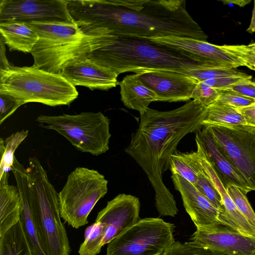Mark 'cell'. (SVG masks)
<instances>
[{
  "label": "cell",
  "mask_w": 255,
  "mask_h": 255,
  "mask_svg": "<svg viewBox=\"0 0 255 255\" xmlns=\"http://www.w3.org/2000/svg\"><path fill=\"white\" fill-rule=\"evenodd\" d=\"M73 20L102 27L117 36H180L207 41L185 0H67Z\"/></svg>",
  "instance_id": "obj_1"
},
{
  "label": "cell",
  "mask_w": 255,
  "mask_h": 255,
  "mask_svg": "<svg viewBox=\"0 0 255 255\" xmlns=\"http://www.w3.org/2000/svg\"><path fill=\"white\" fill-rule=\"evenodd\" d=\"M206 114L207 107L193 100L171 111L149 108L140 115L138 127L125 151L146 175L161 216L174 217L178 211L174 197L162 179L163 173L170 169V156L185 135L203 128Z\"/></svg>",
  "instance_id": "obj_2"
},
{
  "label": "cell",
  "mask_w": 255,
  "mask_h": 255,
  "mask_svg": "<svg viewBox=\"0 0 255 255\" xmlns=\"http://www.w3.org/2000/svg\"><path fill=\"white\" fill-rule=\"evenodd\" d=\"M94 62L106 67L118 76L132 72L165 70L182 73L204 65L191 55L160 45L147 38L117 36L112 44L87 55Z\"/></svg>",
  "instance_id": "obj_3"
},
{
  "label": "cell",
  "mask_w": 255,
  "mask_h": 255,
  "mask_svg": "<svg viewBox=\"0 0 255 255\" xmlns=\"http://www.w3.org/2000/svg\"><path fill=\"white\" fill-rule=\"evenodd\" d=\"M26 169L32 184L30 212L42 249L46 255H70L71 249L61 220L58 193L37 158L28 159Z\"/></svg>",
  "instance_id": "obj_4"
},
{
  "label": "cell",
  "mask_w": 255,
  "mask_h": 255,
  "mask_svg": "<svg viewBox=\"0 0 255 255\" xmlns=\"http://www.w3.org/2000/svg\"><path fill=\"white\" fill-rule=\"evenodd\" d=\"M0 94L14 97L22 105L35 102L51 107L69 105L78 96L76 87L61 74L33 66L12 65L0 72Z\"/></svg>",
  "instance_id": "obj_5"
},
{
  "label": "cell",
  "mask_w": 255,
  "mask_h": 255,
  "mask_svg": "<svg viewBox=\"0 0 255 255\" xmlns=\"http://www.w3.org/2000/svg\"><path fill=\"white\" fill-rule=\"evenodd\" d=\"M36 121L41 127L56 131L81 152L98 156L109 149L110 121L101 112L40 115Z\"/></svg>",
  "instance_id": "obj_6"
},
{
  "label": "cell",
  "mask_w": 255,
  "mask_h": 255,
  "mask_svg": "<svg viewBox=\"0 0 255 255\" xmlns=\"http://www.w3.org/2000/svg\"><path fill=\"white\" fill-rule=\"evenodd\" d=\"M108 183L96 170L76 168L58 193L61 218L77 229L88 224L90 213L108 192Z\"/></svg>",
  "instance_id": "obj_7"
},
{
  "label": "cell",
  "mask_w": 255,
  "mask_h": 255,
  "mask_svg": "<svg viewBox=\"0 0 255 255\" xmlns=\"http://www.w3.org/2000/svg\"><path fill=\"white\" fill-rule=\"evenodd\" d=\"M138 198L120 194L107 202L97 215L95 222L88 227L84 241L80 246L79 255H97L108 244L140 219Z\"/></svg>",
  "instance_id": "obj_8"
},
{
  "label": "cell",
  "mask_w": 255,
  "mask_h": 255,
  "mask_svg": "<svg viewBox=\"0 0 255 255\" xmlns=\"http://www.w3.org/2000/svg\"><path fill=\"white\" fill-rule=\"evenodd\" d=\"M175 227L158 218L140 219L108 244L106 255H162L175 242Z\"/></svg>",
  "instance_id": "obj_9"
},
{
  "label": "cell",
  "mask_w": 255,
  "mask_h": 255,
  "mask_svg": "<svg viewBox=\"0 0 255 255\" xmlns=\"http://www.w3.org/2000/svg\"><path fill=\"white\" fill-rule=\"evenodd\" d=\"M207 127L224 154L255 191V127Z\"/></svg>",
  "instance_id": "obj_10"
},
{
  "label": "cell",
  "mask_w": 255,
  "mask_h": 255,
  "mask_svg": "<svg viewBox=\"0 0 255 255\" xmlns=\"http://www.w3.org/2000/svg\"><path fill=\"white\" fill-rule=\"evenodd\" d=\"M89 25L88 30L82 39L33 57L32 66L47 72L60 74L68 63L87 58L90 52L113 43L117 37L107 28Z\"/></svg>",
  "instance_id": "obj_11"
},
{
  "label": "cell",
  "mask_w": 255,
  "mask_h": 255,
  "mask_svg": "<svg viewBox=\"0 0 255 255\" xmlns=\"http://www.w3.org/2000/svg\"><path fill=\"white\" fill-rule=\"evenodd\" d=\"M73 23L67 0H0V22Z\"/></svg>",
  "instance_id": "obj_12"
},
{
  "label": "cell",
  "mask_w": 255,
  "mask_h": 255,
  "mask_svg": "<svg viewBox=\"0 0 255 255\" xmlns=\"http://www.w3.org/2000/svg\"><path fill=\"white\" fill-rule=\"evenodd\" d=\"M168 47L191 55L207 66L236 68L246 66L243 59L227 49L225 46L215 45L193 38L180 36H166L147 38Z\"/></svg>",
  "instance_id": "obj_13"
},
{
  "label": "cell",
  "mask_w": 255,
  "mask_h": 255,
  "mask_svg": "<svg viewBox=\"0 0 255 255\" xmlns=\"http://www.w3.org/2000/svg\"><path fill=\"white\" fill-rule=\"evenodd\" d=\"M136 74L143 83L156 94L159 102L189 101L198 83L192 77L176 71L156 70Z\"/></svg>",
  "instance_id": "obj_14"
},
{
  "label": "cell",
  "mask_w": 255,
  "mask_h": 255,
  "mask_svg": "<svg viewBox=\"0 0 255 255\" xmlns=\"http://www.w3.org/2000/svg\"><path fill=\"white\" fill-rule=\"evenodd\" d=\"M189 240L230 255H255V236L242 234L221 225L197 229Z\"/></svg>",
  "instance_id": "obj_15"
},
{
  "label": "cell",
  "mask_w": 255,
  "mask_h": 255,
  "mask_svg": "<svg viewBox=\"0 0 255 255\" xmlns=\"http://www.w3.org/2000/svg\"><path fill=\"white\" fill-rule=\"evenodd\" d=\"M60 74L73 86H84L92 90H108L119 83L118 76L114 72L88 58L68 63Z\"/></svg>",
  "instance_id": "obj_16"
},
{
  "label": "cell",
  "mask_w": 255,
  "mask_h": 255,
  "mask_svg": "<svg viewBox=\"0 0 255 255\" xmlns=\"http://www.w3.org/2000/svg\"><path fill=\"white\" fill-rule=\"evenodd\" d=\"M195 141L201 145L225 188L234 185L247 194L253 191L247 181L226 157L207 126L196 132Z\"/></svg>",
  "instance_id": "obj_17"
},
{
  "label": "cell",
  "mask_w": 255,
  "mask_h": 255,
  "mask_svg": "<svg viewBox=\"0 0 255 255\" xmlns=\"http://www.w3.org/2000/svg\"><path fill=\"white\" fill-rule=\"evenodd\" d=\"M26 24L39 36L38 41L30 53L33 57L67 43L82 39L89 28L87 24L76 21L73 23L30 22Z\"/></svg>",
  "instance_id": "obj_18"
},
{
  "label": "cell",
  "mask_w": 255,
  "mask_h": 255,
  "mask_svg": "<svg viewBox=\"0 0 255 255\" xmlns=\"http://www.w3.org/2000/svg\"><path fill=\"white\" fill-rule=\"evenodd\" d=\"M175 188L181 194L184 207L197 229L221 225L220 211L195 187L177 174L172 173Z\"/></svg>",
  "instance_id": "obj_19"
},
{
  "label": "cell",
  "mask_w": 255,
  "mask_h": 255,
  "mask_svg": "<svg viewBox=\"0 0 255 255\" xmlns=\"http://www.w3.org/2000/svg\"><path fill=\"white\" fill-rule=\"evenodd\" d=\"M19 191L22 206L20 221L33 255H46L42 249L35 229L29 203L32 184L24 166L14 158L12 170Z\"/></svg>",
  "instance_id": "obj_20"
},
{
  "label": "cell",
  "mask_w": 255,
  "mask_h": 255,
  "mask_svg": "<svg viewBox=\"0 0 255 255\" xmlns=\"http://www.w3.org/2000/svg\"><path fill=\"white\" fill-rule=\"evenodd\" d=\"M202 167L215 186L223 200L224 210L219 215L220 224L242 234L255 236V227L238 209L211 163L206 161L202 163Z\"/></svg>",
  "instance_id": "obj_21"
},
{
  "label": "cell",
  "mask_w": 255,
  "mask_h": 255,
  "mask_svg": "<svg viewBox=\"0 0 255 255\" xmlns=\"http://www.w3.org/2000/svg\"><path fill=\"white\" fill-rule=\"evenodd\" d=\"M119 85L124 105L137 111L140 115L149 108L151 103L158 101L156 94L143 83L137 74L127 75Z\"/></svg>",
  "instance_id": "obj_22"
},
{
  "label": "cell",
  "mask_w": 255,
  "mask_h": 255,
  "mask_svg": "<svg viewBox=\"0 0 255 255\" xmlns=\"http://www.w3.org/2000/svg\"><path fill=\"white\" fill-rule=\"evenodd\" d=\"M0 32L10 51L30 53L39 39L37 33L24 22H0Z\"/></svg>",
  "instance_id": "obj_23"
},
{
  "label": "cell",
  "mask_w": 255,
  "mask_h": 255,
  "mask_svg": "<svg viewBox=\"0 0 255 255\" xmlns=\"http://www.w3.org/2000/svg\"><path fill=\"white\" fill-rule=\"evenodd\" d=\"M21 210L20 197L16 186L0 185V236L20 221Z\"/></svg>",
  "instance_id": "obj_24"
},
{
  "label": "cell",
  "mask_w": 255,
  "mask_h": 255,
  "mask_svg": "<svg viewBox=\"0 0 255 255\" xmlns=\"http://www.w3.org/2000/svg\"><path fill=\"white\" fill-rule=\"evenodd\" d=\"M203 126H231L247 125L237 109L216 101L207 107Z\"/></svg>",
  "instance_id": "obj_25"
},
{
  "label": "cell",
  "mask_w": 255,
  "mask_h": 255,
  "mask_svg": "<svg viewBox=\"0 0 255 255\" xmlns=\"http://www.w3.org/2000/svg\"><path fill=\"white\" fill-rule=\"evenodd\" d=\"M28 134V130L22 129L13 133L5 139H0V185L8 184L9 172L12 170L14 152Z\"/></svg>",
  "instance_id": "obj_26"
},
{
  "label": "cell",
  "mask_w": 255,
  "mask_h": 255,
  "mask_svg": "<svg viewBox=\"0 0 255 255\" xmlns=\"http://www.w3.org/2000/svg\"><path fill=\"white\" fill-rule=\"evenodd\" d=\"M0 255H33L20 221L0 236Z\"/></svg>",
  "instance_id": "obj_27"
},
{
  "label": "cell",
  "mask_w": 255,
  "mask_h": 255,
  "mask_svg": "<svg viewBox=\"0 0 255 255\" xmlns=\"http://www.w3.org/2000/svg\"><path fill=\"white\" fill-rule=\"evenodd\" d=\"M187 154L197 172V180L195 188L220 211V213H222L224 210V206L220 193L209 177L203 171L192 152Z\"/></svg>",
  "instance_id": "obj_28"
},
{
  "label": "cell",
  "mask_w": 255,
  "mask_h": 255,
  "mask_svg": "<svg viewBox=\"0 0 255 255\" xmlns=\"http://www.w3.org/2000/svg\"><path fill=\"white\" fill-rule=\"evenodd\" d=\"M169 163L171 173L178 174L195 186L197 180V172L187 153L175 151L170 156Z\"/></svg>",
  "instance_id": "obj_29"
},
{
  "label": "cell",
  "mask_w": 255,
  "mask_h": 255,
  "mask_svg": "<svg viewBox=\"0 0 255 255\" xmlns=\"http://www.w3.org/2000/svg\"><path fill=\"white\" fill-rule=\"evenodd\" d=\"M182 73L192 77L198 82L213 78L240 75L246 73L236 68L212 66H203L188 69L183 71Z\"/></svg>",
  "instance_id": "obj_30"
},
{
  "label": "cell",
  "mask_w": 255,
  "mask_h": 255,
  "mask_svg": "<svg viewBox=\"0 0 255 255\" xmlns=\"http://www.w3.org/2000/svg\"><path fill=\"white\" fill-rule=\"evenodd\" d=\"M162 255H230L202 246L193 241L175 242Z\"/></svg>",
  "instance_id": "obj_31"
},
{
  "label": "cell",
  "mask_w": 255,
  "mask_h": 255,
  "mask_svg": "<svg viewBox=\"0 0 255 255\" xmlns=\"http://www.w3.org/2000/svg\"><path fill=\"white\" fill-rule=\"evenodd\" d=\"M226 189L238 209L255 227V212L250 204L246 194L234 185L228 186Z\"/></svg>",
  "instance_id": "obj_32"
},
{
  "label": "cell",
  "mask_w": 255,
  "mask_h": 255,
  "mask_svg": "<svg viewBox=\"0 0 255 255\" xmlns=\"http://www.w3.org/2000/svg\"><path fill=\"white\" fill-rule=\"evenodd\" d=\"M219 96L216 101L236 109L247 107L255 103V100L242 95L231 89H217Z\"/></svg>",
  "instance_id": "obj_33"
},
{
  "label": "cell",
  "mask_w": 255,
  "mask_h": 255,
  "mask_svg": "<svg viewBox=\"0 0 255 255\" xmlns=\"http://www.w3.org/2000/svg\"><path fill=\"white\" fill-rule=\"evenodd\" d=\"M219 96L218 90L211 88L203 82H198L193 91L191 98L207 107L216 102Z\"/></svg>",
  "instance_id": "obj_34"
},
{
  "label": "cell",
  "mask_w": 255,
  "mask_h": 255,
  "mask_svg": "<svg viewBox=\"0 0 255 255\" xmlns=\"http://www.w3.org/2000/svg\"><path fill=\"white\" fill-rule=\"evenodd\" d=\"M21 105L22 103L15 97L0 94V125Z\"/></svg>",
  "instance_id": "obj_35"
},
{
  "label": "cell",
  "mask_w": 255,
  "mask_h": 255,
  "mask_svg": "<svg viewBox=\"0 0 255 255\" xmlns=\"http://www.w3.org/2000/svg\"><path fill=\"white\" fill-rule=\"evenodd\" d=\"M226 48L243 59L251 70L255 71V50L248 45H225Z\"/></svg>",
  "instance_id": "obj_36"
},
{
  "label": "cell",
  "mask_w": 255,
  "mask_h": 255,
  "mask_svg": "<svg viewBox=\"0 0 255 255\" xmlns=\"http://www.w3.org/2000/svg\"><path fill=\"white\" fill-rule=\"evenodd\" d=\"M228 88L255 100V78L246 80Z\"/></svg>",
  "instance_id": "obj_37"
},
{
  "label": "cell",
  "mask_w": 255,
  "mask_h": 255,
  "mask_svg": "<svg viewBox=\"0 0 255 255\" xmlns=\"http://www.w3.org/2000/svg\"><path fill=\"white\" fill-rule=\"evenodd\" d=\"M237 109L244 117L246 124L255 127V103L247 107Z\"/></svg>",
  "instance_id": "obj_38"
},
{
  "label": "cell",
  "mask_w": 255,
  "mask_h": 255,
  "mask_svg": "<svg viewBox=\"0 0 255 255\" xmlns=\"http://www.w3.org/2000/svg\"><path fill=\"white\" fill-rule=\"evenodd\" d=\"M0 72H3L5 70L9 69L12 65L8 61L5 54V43L3 40L2 38L0 37Z\"/></svg>",
  "instance_id": "obj_39"
},
{
  "label": "cell",
  "mask_w": 255,
  "mask_h": 255,
  "mask_svg": "<svg viewBox=\"0 0 255 255\" xmlns=\"http://www.w3.org/2000/svg\"><path fill=\"white\" fill-rule=\"evenodd\" d=\"M224 4H234L240 7H244L251 2L250 0H220Z\"/></svg>",
  "instance_id": "obj_40"
},
{
  "label": "cell",
  "mask_w": 255,
  "mask_h": 255,
  "mask_svg": "<svg viewBox=\"0 0 255 255\" xmlns=\"http://www.w3.org/2000/svg\"><path fill=\"white\" fill-rule=\"evenodd\" d=\"M246 31L250 33H255V0H254L251 21Z\"/></svg>",
  "instance_id": "obj_41"
},
{
  "label": "cell",
  "mask_w": 255,
  "mask_h": 255,
  "mask_svg": "<svg viewBox=\"0 0 255 255\" xmlns=\"http://www.w3.org/2000/svg\"><path fill=\"white\" fill-rule=\"evenodd\" d=\"M248 45L251 48L255 50V42L251 43Z\"/></svg>",
  "instance_id": "obj_42"
}]
</instances>
